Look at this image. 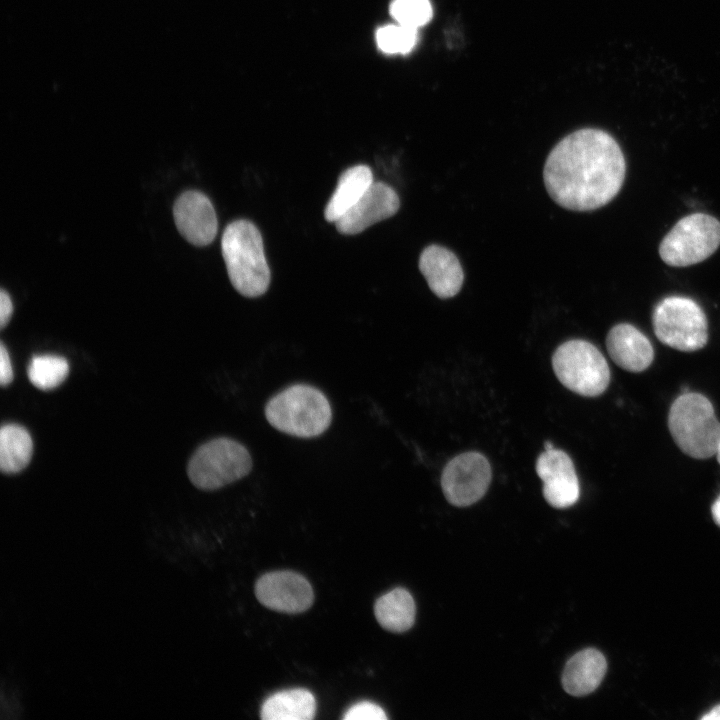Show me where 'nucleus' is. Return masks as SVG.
<instances>
[{
	"label": "nucleus",
	"mask_w": 720,
	"mask_h": 720,
	"mask_svg": "<svg viewBox=\"0 0 720 720\" xmlns=\"http://www.w3.org/2000/svg\"><path fill=\"white\" fill-rule=\"evenodd\" d=\"M623 152L607 132L583 128L559 141L543 169L545 188L554 202L572 211H592L608 204L622 188Z\"/></svg>",
	"instance_id": "obj_1"
},
{
	"label": "nucleus",
	"mask_w": 720,
	"mask_h": 720,
	"mask_svg": "<svg viewBox=\"0 0 720 720\" xmlns=\"http://www.w3.org/2000/svg\"><path fill=\"white\" fill-rule=\"evenodd\" d=\"M221 249L233 287L245 297L264 294L270 284V269L262 236L250 221L240 219L225 228Z\"/></svg>",
	"instance_id": "obj_2"
},
{
	"label": "nucleus",
	"mask_w": 720,
	"mask_h": 720,
	"mask_svg": "<svg viewBox=\"0 0 720 720\" xmlns=\"http://www.w3.org/2000/svg\"><path fill=\"white\" fill-rule=\"evenodd\" d=\"M267 421L275 429L300 438L322 434L332 420V410L319 389L295 384L273 396L265 406Z\"/></svg>",
	"instance_id": "obj_3"
},
{
	"label": "nucleus",
	"mask_w": 720,
	"mask_h": 720,
	"mask_svg": "<svg viewBox=\"0 0 720 720\" xmlns=\"http://www.w3.org/2000/svg\"><path fill=\"white\" fill-rule=\"evenodd\" d=\"M668 427L680 450L696 459L715 455L720 439V422L711 402L702 394L684 392L672 403Z\"/></svg>",
	"instance_id": "obj_4"
},
{
	"label": "nucleus",
	"mask_w": 720,
	"mask_h": 720,
	"mask_svg": "<svg viewBox=\"0 0 720 720\" xmlns=\"http://www.w3.org/2000/svg\"><path fill=\"white\" fill-rule=\"evenodd\" d=\"M252 458L234 439L220 437L202 444L191 456L187 474L200 490L213 491L250 473Z\"/></svg>",
	"instance_id": "obj_5"
},
{
	"label": "nucleus",
	"mask_w": 720,
	"mask_h": 720,
	"mask_svg": "<svg viewBox=\"0 0 720 720\" xmlns=\"http://www.w3.org/2000/svg\"><path fill=\"white\" fill-rule=\"evenodd\" d=\"M558 380L572 392L585 396L601 395L610 382V370L603 354L592 343L574 339L561 344L552 356Z\"/></svg>",
	"instance_id": "obj_6"
},
{
	"label": "nucleus",
	"mask_w": 720,
	"mask_h": 720,
	"mask_svg": "<svg viewBox=\"0 0 720 720\" xmlns=\"http://www.w3.org/2000/svg\"><path fill=\"white\" fill-rule=\"evenodd\" d=\"M652 324L657 338L679 351H697L708 341L706 315L699 304L688 297L662 299L654 308Z\"/></svg>",
	"instance_id": "obj_7"
},
{
	"label": "nucleus",
	"mask_w": 720,
	"mask_h": 720,
	"mask_svg": "<svg viewBox=\"0 0 720 720\" xmlns=\"http://www.w3.org/2000/svg\"><path fill=\"white\" fill-rule=\"evenodd\" d=\"M720 245V222L704 213L680 219L659 245L661 259L672 267H686L704 261Z\"/></svg>",
	"instance_id": "obj_8"
},
{
	"label": "nucleus",
	"mask_w": 720,
	"mask_h": 720,
	"mask_svg": "<svg viewBox=\"0 0 720 720\" xmlns=\"http://www.w3.org/2000/svg\"><path fill=\"white\" fill-rule=\"evenodd\" d=\"M491 478L492 470L486 457L479 452H465L446 464L441 487L450 504L466 507L484 496Z\"/></svg>",
	"instance_id": "obj_9"
},
{
	"label": "nucleus",
	"mask_w": 720,
	"mask_h": 720,
	"mask_svg": "<svg viewBox=\"0 0 720 720\" xmlns=\"http://www.w3.org/2000/svg\"><path fill=\"white\" fill-rule=\"evenodd\" d=\"M255 595L265 607L282 613H301L313 604L309 581L293 571H273L262 575L255 584Z\"/></svg>",
	"instance_id": "obj_10"
},
{
	"label": "nucleus",
	"mask_w": 720,
	"mask_h": 720,
	"mask_svg": "<svg viewBox=\"0 0 720 720\" xmlns=\"http://www.w3.org/2000/svg\"><path fill=\"white\" fill-rule=\"evenodd\" d=\"M536 472L543 482V496L555 508H567L579 498L580 487L574 464L562 450H544L536 461Z\"/></svg>",
	"instance_id": "obj_11"
},
{
	"label": "nucleus",
	"mask_w": 720,
	"mask_h": 720,
	"mask_svg": "<svg viewBox=\"0 0 720 720\" xmlns=\"http://www.w3.org/2000/svg\"><path fill=\"white\" fill-rule=\"evenodd\" d=\"M173 216L180 234L195 246L209 245L217 234L214 206L202 192H183L174 203Z\"/></svg>",
	"instance_id": "obj_12"
},
{
	"label": "nucleus",
	"mask_w": 720,
	"mask_h": 720,
	"mask_svg": "<svg viewBox=\"0 0 720 720\" xmlns=\"http://www.w3.org/2000/svg\"><path fill=\"white\" fill-rule=\"evenodd\" d=\"M399 207V196L392 187L383 182H373L358 202L335 222V226L341 234L355 235L392 217Z\"/></svg>",
	"instance_id": "obj_13"
},
{
	"label": "nucleus",
	"mask_w": 720,
	"mask_h": 720,
	"mask_svg": "<svg viewBox=\"0 0 720 720\" xmlns=\"http://www.w3.org/2000/svg\"><path fill=\"white\" fill-rule=\"evenodd\" d=\"M418 266L437 297L451 298L462 288L464 272L459 259L449 249L436 244L427 246L420 254Z\"/></svg>",
	"instance_id": "obj_14"
},
{
	"label": "nucleus",
	"mask_w": 720,
	"mask_h": 720,
	"mask_svg": "<svg viewBox=\"0 0 720 720\" xmlns=\"http://www.w3.org/2000/svg\"><path fill=\"white\" fill-rule=\"evenodd\" d=\"M606 347L611 359L629 372L644 371L654 359V350L649 339L628 323H620L611 328L606 338Z\"/></svg>",
	"instance_id": "obj_15"
},
{
	"label": "nucleus",
	"mask_w": 720,
	"mask_h": 720,
	"mask_svg": "<svg viewBox=\"0 0 720 720\" xmlns=\"http://www.w3.org/2000/svg\"><path fill=\"white\" fill-rule=\"evenodd\" d=\"M607 670L605 657L596 649L582 650L567 662L563 675L564 690L572 696H585L600 685Z\"/></svg>",
	"instance_id": "obj_16"
},
{
	"label": "nucleus",
	"mask_w": 720,
	"mask_h": 720,
	"mask_svg": "<svg viewBox=\"0 0 720 720\" xmlns=\"http://www.w3.org/2000/svg\"><path fill=\"white\" fill-rule=\"evenodd\" d=\"M373 182V173L367 165L359 164L346 169L340 175L336 189L325 207V219L332 223L339 220L358 202Z\"/></svg>",
	"instance_id": "obj_17"
},
{
	"label": "nucleus",
	"mask_w": 720,
	"mask_h": 720,
	"mask_svg": "<svg viewBox=\"0 0 720 720\" xmlns=\"http://www.w3.org/2000/svg\"><path fill=\"white\" fill-rule=\"evenodd\" d=\"M316 713V699L306 689L283 690L270 695L262 704L263 720H311Z\"/></svg>",
	"instance_id": "obj_18"
},
{
	"label": "nucleus",
	"mask_w": 720,
	"mask_h": 720,
	"mask_svg": "<svg viewBox=\"0 0 720 720\" xmlns=\"http://www.w3.org/2000/svg\"><path fill=\"white\" fill-rule=\"evenodd\" d=\"M415 602L404 588H395L379 597L374 604L378 623L386 630L402 633L409 630L415 621Z\"/></svg>",
	"instance_id": "obj_19"
},
{
	"label": "nucleus",
	"mask_w": 720,
	"mask_h": 720,
	"mask_svg": "<svg viewBox=\"0 0 720 720\" xmlns=\"http://www.w3.org/2000/svg\"><path fill=\"white\" fill-rule=\"evenodd\" d=\"M33 441L26 428L4 424L0 430V468L4 474H15L31 461Z\"/></svg>",
	"instance_id": "obj_20"
},
{
	"label": "nucleus",
	"mask_w": 720,
	"mask_h": 720,
	"mask_svg": "<svg viewBox=\"0 0 720 720\" xmlns=\"http://www.w3.org/2000/svg\"><path fill=\"white\" fill-rule=\"evenodd\" d=\"M69 364L63 357L56 355H35L28 365L30 382L41 390L58 387L68 376Z\"/></svg>",
	"instance_id": "obj_21"
},
{
	"label": "nucleus",
	"mask_w": 720,
	"mask_h": 720,
	"mask_svg": "<svg viewBox=\"0 0 720 720\" xmlns=\"http://www.w3.org/2000/svg\"><path fill=\"white\" fill-rule=\"evenodd\" d=\"M378 47L385 53L406 54L417 41V29L405 25H387L376 32Z\"/></svg>",
	"instance_id": "obj_22"
},
{
	"label": "nucleus",
	"mask_w": 720,
	"mask_h": 720,
	"mask_svg": "<svg viewBox=\"0 0 720 720\" xmlns=\"http://www.w3.org/2000/svg\"><path fill=\"white\" fill-rule=\"evenodd\" d=\"M390 13L398 24L417 29L431 19L432 6L429 0H393Z\"/></svg>",
	"instance_id": "obj_23"
},
{
	"label": "nucleus",
	"mask_w": 720,
	"mask_h": 720,
	"mask_svg": "<svg viewBox=\"0 0 720 720\" xmlns=\"http://www.w3.org/2000/svg\"><path fill=\"white\" fill-rule=\"evenodd\" d=\"M344 720H386L384 710L377 704L361 701L352 705L344 714Z\"/></svg>",
	"instance_id": "obj_24"
},
{
	"label": "nucleus",
	"mask_w": 720,
	"mask_h": 720,
	"mask_svg": "<svg viewBox=\"0 0 720 720\" xmlns=\"http://www.w3.org/2000/svg\"><path fill=\"white\" fill-rule=\"evenodd\" d=\"M14 374L11 359L4 343L0 344V384L2 386L9 385L13 380Z\"/></svg>",
	"instance_id": "obj_25"
},
{
	"label": "nucleus",
	"mask_w": 720,
	"mask_h": 720,
	"mask_svg": "<svg viewBox=\"0 0 720 720\" xmlns=\"http://www.w3.org/2000/svg\"><path fill=\"white\" fill-rule=\"evenodd\" d=\"M13 313V303L9 294L1 289L0 292V327L1 329L9 323Z\"/></svg>",
	"instance_id": "obj_26"
},
{
	"label": "nucleus",
	"mask_w": 720,
	"mask_h": 720,
	"mask_svg": "<svg viewBox=\"0 0 720 720\" xmlns=\"http://www.w3.org/2000/svg\"><path fill=\"white\" fill-rule=\"evenodd\" d=\"M711 512L715 523L720 527V494L712 504Z\"/></svg>",
	"instance_id": "obj_27"
},
{
	"label": "nucleus",
	"mask_w": 720,
	"mask_h": 720,
	"mask_svg": "<svg viewBox=\"0 0 720 720\" xmlns=\"http://www.w3.org/2000/svg\"><path fill=\"white\" fill-rule=\"evenodd\" d=\"M702 720H720V704L701 717Z\"/></svg>",
	"instance_id": "obj_28"
},
{
	"label": "nucleus",
	"mask_w": 720,
	"mask_h": 720,
	"mask_svg": "<svg viewBox=\"0 0 720 720\" xmlns=\"http://www.w3.org/2000/svg\"><path fill=\"white\" fill-rule=\"evenodd\" d=\"M554 448H555V447H554V445H553L551 442H549V441L545 442V444H544V450H552V449H554Z\"/></svg>",
	"instance_id": "obj_29"
},
{
	"label": "nucleus",
	"mask_w": 720,
	"mask_h": 720,
	"mask_svg": "<svg viewBox=\"0 0 720 720\" xmlns=\"http://www.w3.org/2000/svg\"><path fill=\"white\" fill-rule=\"evenodd\" d=\"M715 455H716V458H717L718 463L720 464V439H719V442H718V445H717V449H716Z\"/></svg>",
	"instance_id": "obj_30"
}]
</instances>
